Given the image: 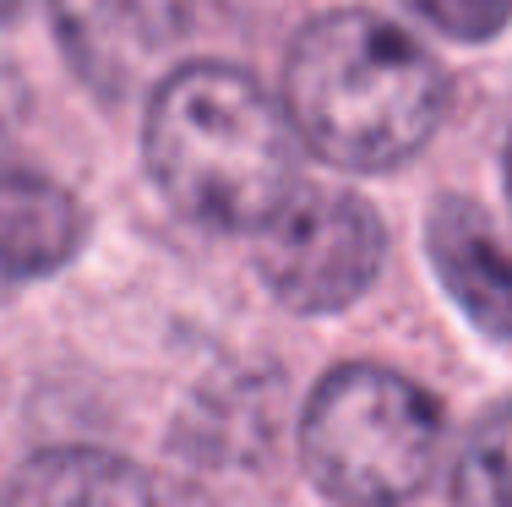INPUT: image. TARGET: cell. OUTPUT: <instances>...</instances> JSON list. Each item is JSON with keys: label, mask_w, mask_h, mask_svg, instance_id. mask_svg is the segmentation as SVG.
<instances>
[{"label": "cell", "mask_w": 512, "mask_h": 507, "mask_svg": "<svg viewBox=\"0 0 512 507\" xmlns=\"http://www.w3.org/2000/svg\"><path fill=\"white\" fill-rule=\"evenodd\" d=\"M447 77L376 11H327L295 39L284 115L338 169H398L436 137Z\"/></svg>", "instance_id": "1"}, {"label": "cell", "mask_w": 512, "mask_h": 507, "mask_svg": "<svg viewBox=\"0 0 512 507\" xmlns=\"http://www.w3.org/2000/svg\"><path fill=\"white\" fill-rule=\"evenodd\" d=\"M148 169L186 219L262 229L295 191V126L240 66L169 71L148 104Z\"/></svg>", "instance_id": "2"}, {"label": "cell", "mask_w": 512, "mask_h": 507, "mask_svg": "<svg viewBox=\"0 0 512 507\" xmlns=\"http://www.w3.org/2000/svg\"><path fill=\"white\" fill-rule=\"evenodd\" d=\"M442 442V409L387 366H338L311 393L300 458L344 507H398L425 486Z\"/></svg>", "instance_id": "3"}, {"label": "cell", "mask_w": 512, "mask_h": 507, "mask_svg": "<svg viewBox=\"0 0 512 507\" xmlns=\"http://www.w3.org/2000/svg\"><path fill=\"white\" fill-rule=\"evenodd\" d=\"M256 246V268L295 311H338L371 289L382 268V224L360 197L333 186H295Z\"/></svg>", "instance_id": "4"}, {"label": "cell", "mask_w": 512, "mask_h": 507, "mask_svg": "<svg viewBox=\"0 0 512 507\" xmlns=\"http://www.w3.org/2000/svg\"><path fill=\"white\" fill-rule=\"evenodd\" d=\"M50 6L71 66L104 99H126L153 71H164L191 17V0H50Z\"/></svg>", "instance_id": "5"}, {"label": "cell", "mask_w": 512, "mask_h": 507, "mask_svg": "<svg viewBox=\"0 0 512 507\" xmlns=\"http://www.w3.org/2000/svg\"><path fill=\"white\" fill-rule=\"evenodd\" d=\"M425 240H431V262L447 295L463 306V317L480 322L491 338H512V251L485 219V208L463 197L436 202Z\"/></svg>", "instance_id": "6"}, {"label": "cell", "mask_w": 512, "mask_h": 507, "mask_svg": "<svg viewBox=\"0 0 512 507\" xmlns=\"http://www.w3.org/2000/svg\"><path fill=\"white\" fill-rule=\"evenodd\" d=\"M82 246V213L66 186L39 169L0 159V268L6 273H55Z\"/></svg>", "instance_id": "7"}, {"label": "cell", "mask_w": 512, "mask_h": 507, "mask_svg": "<svg viewBox=\"0 0 512 507\" xmlns=\"http://www.w3.org/2000/svg\"><path fill=\"white\" fill-rule=\"evenodd\" d=\"M0 507H153V486L104 448H50L6 480Z\"/></svg>", "instance_id": "8"}, {"label": "cell", "mask_w": 512, "mask_h": 507, "mask_svg": "<svg viewBox=\"0 0 512 507\" xmlns=\"http://www.w3.org/2000/svg\"><path fill=\"white\" fill-rule=\"evenodd\" d=\"M453 507H512V404L480 420L453 475Z\"/></svg>", "instance_id": "9"}, {"label": "cell", "mask_w": 512, "mask_h": 507, "mask_svg": "<svg viewBox=\"0 0 512 507\" xmlns=\"http://www.w3.org/2000/svg\"><path fill=\"white\" fill-rule=\"evenodd\" d=\"M404 6L447 39H496L512 17V0H404Z\"/></svg>", "instance_id": "10"}, {"label": "cell", "mask_w": 512, "mask_h": 507, "mask_svg": "<svg viewBox=\"0 0 512 507\" xmlns=\"http://www.w3.org/2000/svg\"><path fill=\"white\" fill-rule=\"evenodd\" d=\"M17 6H22V0H0V22H6V17H17Z\"/></svg>", "instance_id": "11"}, {"label": "cell", "mask_w": 512, "mask_h": 507, "mask_svg": "<svg viewBox=\"0 0 512 507\" xmlns=\"http://www.w3.org/2000/svg\"><path fill=\"white\" fill-rule=\"evenodd\" d=\"M507 191H512V137H507Z\"/></svg>", "instance_id": "12"}]
</instances>
